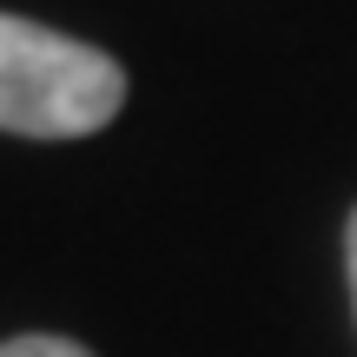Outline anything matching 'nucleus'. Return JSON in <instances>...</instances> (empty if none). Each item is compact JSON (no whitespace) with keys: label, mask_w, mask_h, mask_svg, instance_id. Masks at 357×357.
<instances>
[{"label":"nucleus","mask_w":357,"mask_h":357,"mask_svg":"<svg viewBox=\"0 0 357 357\" xmlns=\"http://www.w3.org/2000/svg\"><path fill=\"white\" fill-rule=\"evenodd\" d=\"M126 106V73L73 33L0 13V132L79 139Z\"/></svg>","instance_id":"nucleus-1"},{"label":"nucleus","mask_w":357,"mask_h":357,"mask_svg":"<svg viewBox=\"0 0 357 357\" xmlns=\"http://www.w3.org/2000/svg\"><path fill=\"white\" fill-rule=\"evenodd\" d=\"M0 357H93V351L66 344V337H13V344H0Z\"/></svg>","instance_id":"nucleus-2"},{"label":"nucleus","mask_w":357,"mask_h":357,"mask_svg":"<svg viewBox=\"0 0 357 357\" xmlns=\"http://www.w3.org/2000/svg\"><path fill=\"white\" fill-rule=\"evenodd\" d=\"M344 265H351V298H357V212H351V231H344Z\"/></svg>","instance_id":"nucleus-3"}]
</instances>
